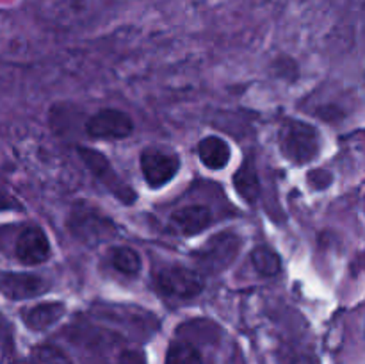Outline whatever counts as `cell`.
<instances>
[{
  "label": "cell",
  "mask_w": 365,
  "mask_h": 364,
  "mask_svg": "<svg viewBox=\"0 0 365 364\" xmlns=\"http://www.w3.org/2000/svg\"><path fill=\"white\" fill-rule=\"evenodd\" d=\"M164 364H205L202 352L189 341H173L166 352Z\"/></svg>",
  "instance_id": "obj_16"
},
{
  "label": "cell",
  "mask_w": 365,
  "mask_h": 364,
  "mask_svg": "<svg viewBox=\"0 0 365 364\" xmlns=\"http://www.w3.org/2000/svg\"><path fill=\"white\" fill-rule=\"evenodd\" d=\"M9 364H38L32 359H13Z\"/></svg>",
  "instance_id": "obj_21"
},
{
  "label": "cell",
  "mask_w": 365,
  "mask_h": 364,
  "mask_svg": "<svg viewBox=\"0 0 365 364\" xmlns=\"http://www.w3.org/2000/svg\"><path fill=\"white\" fill-rule=\"evenodd\" d=\"M252 263L257 273L262 277H277L282 271L280 256L267 245H259L252 250Z\"/></svg>",
  "instance_id": "obj_15"
},
{
  "label": "cell",
  "mask_w": 365,
  "mask_h": 364,
  "mask_svg": "<svg viewBox=\"0 0 365 364\" xmlns=\"http://www.w3.org/2000/svg\"><path fill=\"white\" fill-rule=\"evenodd\" d=\"M68 228L78 241L86 245H100L118 234L116 223L102 211L86 202L75 203L68 218Z\"/></svg>",
  "instance_id": "obj_3"
},
{
  "label": "cell",
  "mask_w": 365,
  "mask_h": 364,
  "mask_svg": "<svg viewBox=\"0 0 365 364\" xmlns=\"http://www.w3.org/2000/svg\"><path fill=\"white\" fill-rule=\"evenodd\" d=\"M135 125L130 114L116 107H103L86 120L84 132L91 139L121 141L134 134Z\"/></svg>",
  "instance_id": "obj_6"
},
{
  "label": "cell",
  "mask_w": 365,
  "mask_h": 364,
  "mask_svg": "<svg viewBox=\"0 0 365 364\" xmlns=\"http://www.w3.org/2000/svg\"><path fill=\"white\" fill-rule=\"evenodd\" d=\"M139 166H141L143 178L148 188L160 189L177 177L178 170H180V157L171 150L150 146L141 152Z\"/></svg>",
  "instance_id": "obj_7"
},
{
  "label": "cell",
  "mask_w": 365,
  "mask_h": 364,
  "mask_svg": "<svg viewBox=\"0 0 365 364\" xmlns=\"http://www.w3.org/2000/svg\"><path fill=\"white\" fill-rule=\"evenodd\" d=\"M200 161L209 170H223L232 159V148L220 136H205L196 146Z\"/></svg>",
  "instance_id": "obj_12"
},
{
  "label": "cell",
  "mask_w": 365,
  "mask_h": 364,
  "mask_svg": "<svg viewBox=\"0 0 365 364\" xmlns=\"http://www.w3.org/2000/svg\"><path fill=\"white\" fill-rule=\"evenodd\" d=\"M157 288L163 295L177 300L198 298L205 289L202 271L184 264H168L157 273Z\"/></svg>",
  "instance_id": "obj_4"
},
{
  "label": "cell",
  "mask_w": 365,
  "mask_h": 364,
  "mask_svg": "<svg viewBox=\"0 0 365 364\" xmlns=\"http://www.w3.org/2000/svg\"><path fill=\"white\" fill-rule=\"evenodd\" d=\"M13 346V334H11V327L4 316L0 314V352H9Z\"/></svg>",
  "instance_id": "obj_18"
},
{
  "label": "cell",
  "mask_w": 365,
  "mask_h": 364,
  "mask_svg": "<svg viewBox=\"0 0 365 364\" xmlns=\"http://www.w3.org/2000/svg\"><path fill=\"white\" fill-rule=\"evenodd\" d=\"M34 360L38 364H71L70 357L53 345H41L34 348Z\"/></svg>",
  "instance_id": "obj_17"
},
{
  "label": "cell",
  "mask_w": 365,
  "mask_h": 364,
  "mask_svg": "<svg viewBox=\"0 0 365 364\" xmlns=\"http://www.w3.org/2000/svg\"><path fill=\"white\" fill-rule=\"evenodd\" d=\"M241 250V238L234 232H220L212 236L209 241L203 243L196 252H192V259H196L198 266L207 273H220L227 270Z\"/></svg>",
  "instance_id": "obj_5"
},
{
  "label": "cell",
  "mask_w": 365,
  "mask_h": 364,
  "mask_svg": "<svg viewBox=\"0 0 365 364\" xmlns=\"http://www.w3.org/2000/svg\"><path fill=\"white\" fill-rule=\"evenodd\" d=\"M210 223H212V211L203 203L178 207L170 216V227L184 238L202 234L209 228Z\"/></svg>",
  "instance_id": "obj_10"
},
{
  "label": "cell",
  "mask_w": 365,
  "mask_h": 364,
  "mask_svg": "<svg viewBox=\"0 0 365 364\" xmlns=\"http://www.w3.org/2000/svg\"><path fill=\"white\" fill-rule=\"evenodd\" d=\"M234 188L237 195L250 206H255L260 198V178L252 159L242 163L234 175Z\"/></svg>",
  "instance_id": "obj_14"
},
{
  "label": "cell",
  "mask_w": 365,
  "mask_h": 364,
  "mask_svg": "<svg viewBox=\"0 0 365 364\" xmlns=\"http://www.w3.org/2000/svg\"><path fill=\"white\" fill-rule=\"evenodd\" d=\"M64 314H66V305L63 302H41L21 309L20 318L29 330L45 332L59 323Z\"/></svg>",
  "instance_id": "obj_11"
},
{
  "label": "cell",
  "mask_w": 365,
  "mask_h": 364,
  "mask_svg": "<svg viewBox=\"0 0 365 364\" xmlns=\"http://www.w3.org/2000/svg\"><path fill=\"white\" fill-rule=\"evenodd\" d=\"M116 364H146L145 355L138 350H128V352L121 353L120 360Z\"/></svg>",
  "instance_id": "obj_19"
},
{
  "label": "cell",
  "mask_w": 365,
  "mask_h": 364,
  "mask_svg": "<svg viewBox=\"0 0 365 364\" xmlns=\"http://www.w3.org/2000/svg\"><path fill=\"white\" fill-rule=\"evenodd\" d=\"M14 256L25 266H38L52 256L48 236L39 225H27L20 231L14 241Z\"/></svg>",
  "instance_id": "obj_8"
},
{
  "label": "cell",
  "mask_w": 365,
  "mask_h": 364,
  "mask_svg": "<svg viewBox=\"0 0 365 364\" xmlns=\"http://www.w3.org/2000/svg\"><path fill=\"white\" fill-rule=\"evenodd\" d=\"M107 263L125 278H134L141 273L143 261L138 250L127 245H114L107 250Z\"/></svg>",
  "instance_id": "obj_13"
},
{
  "label": "cell",
  "mask_w": 365,
  "mask_h": 364,
  "mask_svg": "<svg viewBox=\"0 0 365 364\" xmlns=\"http://www.w3.org/2000/svg\"><path fill=\"white\" fill-rule=\"evenodd\" d=\"M13 209H20V203H18L13 196H9L7 193H4L2 189H0V213H2V211Z\"/></svg>",
  "instance_id": "obj_20"
},
{
  "label": "cell",
  "mask_w": 365,
  "mask_h": 364,
  "mask_svg": "<svg viewBox=\"0 0 365 364\" xmlns=\"http://www.w3.org/2000/svg\"><path fill=\"white\" fill-rule=\"evenodd\" d=\"M78 157L84 163V166L88 168L89 173L114 196L120 203L123 206H132V203L138 200V193L134 191L130 184L121 177L116 171V168L113 166L109 159L103 156L100 150L91 148V146L86 145H77L75 146Z\"/></svg>",
  "instance_id": "obj_2"
},
{
  "label": "cell",
  "mask_w": 365,
  "mask_h": 364,
  "mask_svg": "<svg viewBox=\"0 0 365 364\" xmlns=\"http://www.w3.org/2000/svg\"><path fill=\"white\" fill-rule=\"evenodd\" d=\"M50 282L29 271H0V293L7 300H32L46 295Z\"/></svg>",
  "instance_id": "obj_9"
},
{
  "label": "cell",
  "mask_w": 365,
  "mask_h": 364,
  "mask_svg": "<svg viewBox=\"0 0 365 364\" xmlns=\"http://www.w3.org/2000/svg\"><path fill=\"white\" fill-rule=\"evenodd\" d=\"M278 146L289 163L305 166L312 163L321 150V136L314 125L303 120H285L278 132Z\"/></svg>",
  "instance_id": "obj_1"
}]
</instances>
